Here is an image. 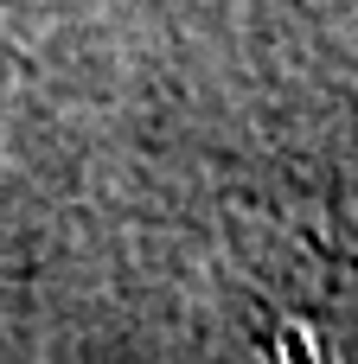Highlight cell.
<instances>
[{
	"label": "cell",
	"mask_w": 358,
	"mask_h": 364,
	"mask_svg": "<svg viewBox=\"0 0 358 364\" xmlns=\"http://www.w3.org/2000/svg\"><path fill=\"white\" fill-rule=\"evenodd\" d=\"M282 346H288V364H314V339H307L301 326H288V339H282Z\"/></svg>",
	"instance_id": "obj_1"
}]
</instances>
